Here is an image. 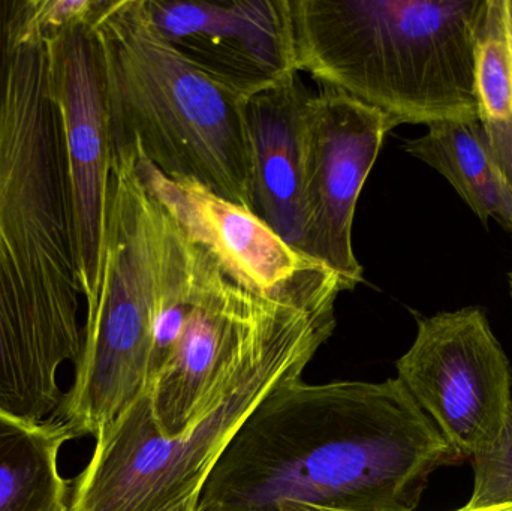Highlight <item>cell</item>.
<instances>
[{"mask_svg": "<svg viewBox=\"0 0 512 511\" xmlns=\"http://www.w3.org/2000/svg\"><path fill=\"white\" fill-rule=\"evenodd\" d=\"M59 114L24 0H0V410L42 422L83 347Z\"/></svg>", "mask_w": 512, "mask_h": 511, "instance_id": "6da1fadb", "label": "cell"}, {"mask_svg": "<svg viewBox=\"0 0 512 511\" xmlns=\"http://www.w3.org/2000/svg\"><path fill=\"white\" fill-rule=\"evenodd\" d=\"M462 461L399 378L309 384L267 396L204 485L198 511H417L430 476Z\"/></svg>", "mask_w": 512, "mask_h": 511, "instance_id": "7a4b0ae2", "label": "cell"}, {"mask_svg": "<svg viewBox=\"0 0 512 511\" xmlns=\"http://www.w3.org/2000/svg\"><path fill=\"white\" fill-rule=\"evenodd\" d=\"M489 0H289L295 68L403 123L478 119Z\"/></svg>", "mask_w": 512, "mask_h": 511, "instance_id": "3957f363", "label": "cell"}, {"mask_svg": "<svg viewBox=\"0 0 512 511\" xmlns=\"http://www.w3.org/2000/svg\"><path fill=\"white\" fill-rule=\"evenodd\" d=\"M90 23L104 53L113 156L138 153L168 179L254 212L248 98L177 53L141 0H95Z\"/></svg>", "mask_w": 512, "mask_h": 511, "instance_id": "277c9868", "label": "cell"}, {"mask_svg": "<svg viewBox=\"0 0 512 511\" xmlns=\"http://www.w3.org/2000/svg\"><path fill=\"white\" fill-rule=\"evenodd\" d=\"M336 327L334 306L301 317L191 431L165 438L141 393L96 435L66 511H198L216 462L252 411L304 369Z\"/></svg>", "mask_w": 512, "mask_h": 511, "instance_id": "5b68a950", "label": "cell"}, {"mask_svg": "<svg viewBox=\"0 0 512 511\" xmlns=\"http://www.w3.org/2000/svg\"><path fill=\"white\" fill-rule=\"evenodd\" d=\"M164 207L131 153L113 156L101 288L86 312L74 383L56 413L72 437H96L146 390L153 347Z\"/></svg>", "mask_w": 512, "mask_h": 511, "instance_id": "8992f818", "label": "cell"}, {"mask_svg": "<svg viewBox=\"0 0 512 511\" xmlns=\"http://www.w3.org/2000/svg\"><path fill=\"white\" fill-rule=\"evenodd\" d=\"M396 369L462 461L498 443L512 411V368L484 309L417 317V336Z\"/></svg>", "mask_w": 512, "mask_h": 511, "instance_id": "52a82bcc", "label": "cell"}, {"mask_svg": "<svg viewBox=\"0 0 512 511\" xmlns=\"http://www.w3.org/2000/svg\"><path fill=\"white\" fill-rule=\"evenodd\" d=\"M44 51L47 92L62 126L78 281L90 311L101 288L113 167L104 53L90 15L45 38Z\"/></svg>", "mask_w": 512, "mask_h": 511, "instance_id": "ba28073f", "label": "cell"}, {"mask_svg": "<svg viewBox=\"0 0 512 511\" xmlns=\"http://www.w3.org/2000/svg\"><path fill=\"white\" fill-rule=\"evenodd\" d=\"M397 123L358 99L319 84L304 108V254L342 278L346 291L363 282L352 246L361 189L385 137Z\"/></svg>", "mask_w": 512, "mask_h": 511, "instance_id": "9c48e42d", "label": "cell"}, {"mask_svg": "<svg viewBox=\"0 0 512 511\" xmlns=\"http://www.w3.org/2000/svg\"><path fill=\"white\" fill-rule=\"evenodd\" d=\"M141 5L177 53L246 98L298 72L289 0H141Z\"/></svg>", "mask_w": 512, "mask_h": 511, "instance_id": "30bf717a", "label": "cell"}, {"mask_svg": "<svg viewBox=\"0 0 512 511\" xmlns=\"http://www.w3.org/2000/svg\"><path fill=\"white\" fill-rule=\"evenodd\" d=\"M126 153L134 156L141 182L174 221L251 290L279 293L298 275L321 264L289 246L251 210L198 183L174 182L143 156Z\"/></svg>", "mask_w": 512, "mask_h": 511, "instance_id": "8fae6325", "label": "cell"}, {"mask_svg": "<svg viewBox=\"0 0 512 511\" xmlns=\"http://www.w3.org/2000/svg\"><path fill=\"white\" fill-rule=\"evenodd\" d=\"M309 95L300 72H292L246 99L254 212L301 254L306 227L301 197L303 122Z\"/></svg>", "mask_w": 512, "mask_h": 511, "instance_id": "7c38bea8", "label": "cell"}, {"mask_svg": "<svg viewBox=\"0 0 512 511\" xmlns=\"http://www.w3.org/2000/svg\"><path fill=\"white\" fill-rule=\"evenodd\" d=\"M403 150L426 162L451 183L484 227L495 219L512 233V188L480 119L427 126Z\"/></svg>", "mask_w": 512, "mask_h": 511, "instance_id": "4fadbf2b", "label": "cell"}, {"mask_svg": "<svg viewBox=\"0 0 512 511\" xmlns=\"http://www.w3.org/2000/svg\"><path fill=\"white\" fill-rule=\"evenodd\" d=\"M74 440L56 417L29 422L0 410V511H66L71 486L59 470Z\"/></svg>", "mask_w": 512, "mask_h": 511, "instance_id": "5bb4252c", "label": "cell"}, {"mask_svg": "<svg viewBox=\"0 0 512 511\" xmlns=\"http://www.w3.org/2000/svg\"><path fill=\"white\" fill-rule=\"evenodd\" d=\"M478 119L512 188V51L502 0H489L475 50Z\"/></svg>", "mask_w": 512, "mask_h": 511, "instance_id": "9a60e30c", "label": "cell"}, {"mask_svg": "<svg viewBox=\"0 0 512 511\" xmlns=\"http://www.w3.org/2000/svg\"><path fill=\"white\" fill-rule=\"evenodd\" d=\"M474 491L468 510L492 509L512 503V411L501 438L486 452L471 459Z\"/></svg>", "mask_w": 512, "mask_h": 511, "instance_id": "2e32d148", "label": "cell"}, {"mask_svg": "<svg viewBox=\"0 0 512 511\" xmlns=\"http://www.w3.org/2000/svg\"><path fill=\"white\" fill-rule=\"evenodd\" d=\"M95 0H24L26 26L44 41L53 33L89 17Z\"/></svg>", "mask_w": 512, "mask_h": 511, "instance_id": "e0dca14e", "label": "cell"}, {"mask_svg": "<svg viewBox=\"0 0 512 511\" xmlns=\"http://www.w3.org/2000/svg\"><path fill=\"white\" fill-rule=\"evenodd\" d=\"M504 5L505 24H507L508 41L512 51V0H502Z\"/></svg>", "mask_w": 512, "mask_h": 511, "instance_id": "ac0fdd59", "label": "cell"}, {"mask_svg": "<svg viewBox=\"0 0 512 511\" xmlns=\"http://www.w3.org/2000/svg\"><path fill=\"white\" fill-rule=\"evenodd\" d=\"M280 511H342L333 509H324V507L310 506V504H286Z\"/></svg>", "mask_w": 512, "mask_h": 511, "instance_id": "d6986e66", "label": "cell"}, {"mask_svg": "<svg viewBox=\"0 0 512 511\" xmlns=\"http://www.w3.org/2000/svg\"><path fill=\"white\" fill-rule=\"evenodd\" d=\"M453 511H512V503L505 504V506L492 507V509L468 510V509H465V507H462V509H457V510H453Z\"/></svg>", "mask_w": 512, "mask_h": 511, "instance_id": "ffe728a7", "label": "cell"}, {"mask_svg": "<svg viewBox=\"0 0 512 511\" xmlns=\"http://www.w3.org/2000/svg\"><path fill=\"white\" fill-rule=\"evenodd\" d=\"M508 279H510V291H511V297H512V270L510 272V275H508Z\"/></svg>", "mask_w": 512, "mask_h": 511, "instance_id": "44dd1931", "label": "cell"}]
</instances>
